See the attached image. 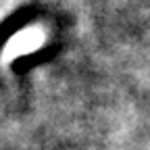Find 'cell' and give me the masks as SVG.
Returning a JSON list of instances; mask_svg holds the SVG:
<instances>
[{
  "mask_svg": "<svg viewBox=\"0 0 150 150\" xmlns=\"http://www.w3.org/2000/svg\"><path fill=\"white\" fill-rule=\"evenodd\" d=\"M44 40H46V33H44L42 27H25L23 31L15 33L6 42L4 52H2V63H11L13 59H17V56L35 52L44 44Z\"/></svg>",
  "mask_w": 150,
  "mask_h": 150,
  "instance_id": "cell-1",
  "label": "cell"
}]
</instances>
